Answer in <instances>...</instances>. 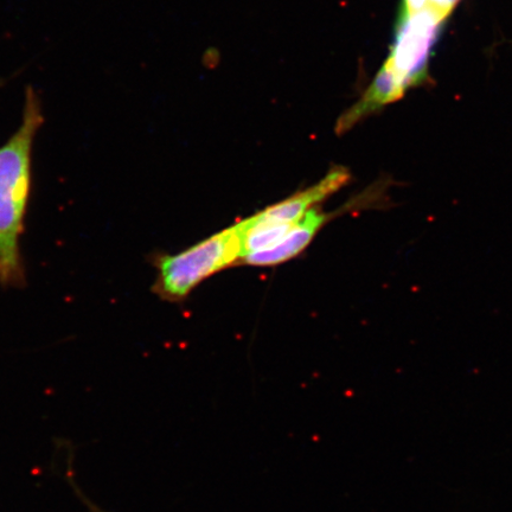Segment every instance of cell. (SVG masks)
Segmentation results:
<instances>
[{
    "label": "cell",
    "mask_w": 512,
    "mask_h": 512,
    "mask_svg": "<svg viewBox=\"0 0 512 512\" xmlns=\"http://www.w3.org/2000/svg\"><path fill=\"white\" fill-rule=\"evenodd\" d=\"M458 3L459 0H428V8L437 11L441 17L447 19Z\"/></svg>",
    "instance_id": "6"
},
{
    "label": "cell",
    "mask_w": 512,
    "mask_h": 512,
    "mask_svg": "<svg viewBox=\"0 0 512 512\" xmlns=\"http://www.w3.org/2000/svg\"><path fill=\"white\" fill-rule=\"evenodd\" d=\"M393 184L396 183L393 181H377L371 187L363 190L361 194L350 198V201L345 203L343 207L332 211V213H326L319 206L312 208L307 211L303 219L297 223V226L278 246L243 256L240 265L272 267L297 258L310 246L319 230L334 217L352 213L354 210L387 208L389 202L387 192Z\"/></svg>",
    "instance_id": "5"
},
{
    "label": "cell",
    "mask_w": 512,
    "mask_h": 512,
    "mask_svg": "<svg viewBox=\"0 0 512 512\" xmlns=\"http://www.w3.org/2000/svg\"><path fill=\"white\" fill-rule=\"evenodd\" d=\"M43 124L41 98L28 86L21 125L0 146V286L4 288L27 284L21 242L32 191L34 144Z\"/></svg>",
    "instance_id": "1"
},
{
    "label": "cell",
    "mask_w": 512,
    "mask_h": 512,
    "mask_svg": "<svg viewBox=\"0 0 512 512\" xmlns=\"http://www.w3.org/2000/svg\"><path fill=\"white\" fill-rule=\"evenodd\" d=\"M445 21L430 8L399 16L395 42L383 66L394 75L405 93L426 81L432 49Z\"/></svg>",
    "instance_id": "4"
},
{
    "label": "cell",
    "mask_w": 512,
    "mask_h": 512,
    "mask_svg": "<svg viewBox=\"0 0 512 512\" xmlns=\"http://www.w3.org/2000/svg\"><path fill=\"white\" fill-rule=\"evenodd\" d=\"M351 172L344 166H334L323 179L285 200L247 217L245 249L247 253L266 251L278 246L307 211L336 194L351 182Z\"/></svg>",
    "instance_id": "3"
},
{
    "label": "cell",
    "mask_w": 512,
    "mask_h": 512,
    "mask_svg": "<svg viewBox=\"0 0 512 512\" xmlns=\"http://www.w3.org/2000/svg\"><path fill=\"white\" fill-rule=\"evenodd\" d=\"M243 239L245 224L240 221L181 253L156 255L153 266L156 267L157 278L152 292L165 302H182L211 275L240 265Z\"/></svg>",
    "instance_id": "2"
}]
</instances>
